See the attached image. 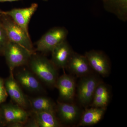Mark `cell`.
Instances as JSON below:
<instances>
[{"mask_svg": "<svg viewBox=\"0 0 127 127\" xmlns=\"http://www.w3.org/2000/svg\"><path fill=\"white\" fill-rule=\"evenodd\" d=\"M28 64L32 72L38 79L49 86L55 87L58 78L57 68L51 60L35 53L32 55Z\"/></svg>", "mask_w": 127, "mask_h": 127, "instance_id": "obj_1", "label": "cell"}, {"mask_svg": "<svg viewBox=\"0 0 127 127\" xmlns=\"http://www.w3.org/2000/svg\"><path fill=\"white\" fill-rule=\"evenodd\" d=\"M0 21L6 30L10 40L19 44L32 53H35L30 34L6 14H0Z\"/></svg>", "mask_w": 127, "mask_h": 127, "instance_id": "obj_2", "label": "cell"}, {"mask_svg": "<svg viewBox=\"0 0 127 127\" xmlns=\"http://www.w3.org/2000/svg\"><path fill=\"white\" fill-rule=\"evenodd\" d=\"M33 54L19 44L10 41L5 49L4 56L10 72H13L16 67L28 64Z\"/></svg>", "mask_w": 127, "mask_h": 127, "instance_id": "obj_3", "label": "cell"}, {"mask_svg": "<svg viewBox=\"0 0 127 127\" xmlns=\"http://www.w3.org/2000/svg\"><path fill=\"white\" fill-rule=\"evenodd\" d=\"M68 34V31L65 28H52L36 42L35 52L43 53L51 52L57 46L66 40Z\"/></svg>", "mask_w": 127, "mask_h": 127, "instance_id": "obj_4", "label": "cell"}, {"mask_svg": "<svg viewBox=\"0 0 127 127\" xmlns=\"http://www.w3.org/2000/svg\"><path fill=\"white\" fill-rule=\"evenodd\" d=\"M100 82L97 77L92 75L83 77L80 80L77 89V98L83 106L91 103L96 88Z\"/></svg>", "mask_w": 127, "mask_h": 127, "instance_id": "obj_5", "label": "cell"}, {"mask_svg": "<svg viewBox=\"0 0 127 127\" xmlns=\"http://www.w3.org/2000/svg\"><path fill=\"white\" fill-rule=\"evenodd\" d=\"M0 107L5 127L14 123L25 124L29 119L30 113L17 104L6 103Z\"/></svg>", "mask_w": 127, "mask_h": 127, "instance_id": "obj_6", "label": "cell"}, {"mask_svg": "<svg viewBox=\"0 0 127 127\" xmlns=\"http://www.w3.org/2000/svg\"><path fill=\"white\" fill-rule=\"evenodd\" d=\"M10 75L4 80L5 87L7 94L16 104L26 109L30 106L28 97L14 77L13 72H10Z\"/></svg>", "mask_w": 127, "mask_h": 127, "instance_id": "obj_7", "label": "cell"}, {"mask_svg": "<svg viewBox=\"0 0 127 127\" xmlns=\"http://www.w3.org/2000/svg\"><path fill=\"white\" fill-rule=\"evenodd\" d=\"M38 7L37 3L32 4L30 7L23 8H15L9 11H4L3 14L10 17L17 24L29 34L28 25L30 20Z\"/></svg>", "mask_w": 127, "mask_h": 127, "instance_id": "obj_8", "label": "cell"}, {"mask_svg": "<svg viewBox=\"0 0 127 127\" xmlns=\"http://www.w3.org/2000/svg\"><path fill=\"white\" fill-rule=\"evenodd\" d=\"M84 56L92 69L102 76L106 77L109 75L110 71L109 61L103 53L92 50L86 52Z\"/></svg>", "mask_w": 127, "mask_h": 127, "instance_id": "obj_9", "label": "cell"}, {"mask_svg": "<svg viewBox=\"0 0 127 127\" xmlns=\"http://www.w3.org/2000/svg\"><path fill=\"white\" fill-rule=\"evenodd\" d=\"M15 78L20 86L28 91L34 93L43 91L42 85L32 71L26 69L21 70L16 73Z\"/></svg>", "mask_w": 127, "mask_h": 127, "instance_id": "obj_10", "label": "cell"}, {"mask_svg": "<svg viewBox=\"0 0 127 127\" xmlns=\"http://www.w3.org/2000/svg\"><path fill=\"white\" fill-rule=\"evenodd\" d=\"M73 52L65 40L52 51L51 61L57 68H66Z\"/></svg>", "mask_w": 127, "mask_h": 127, "instance_id": "obj_11", "label": "cell"}, {"mask_svg": "<svg viewBox=\"0 0 127 127\" xmlns=\"http://www.w3.org/2000/svg\"><path fill=\"white\" fill-rule=\"evenodd\" d=\"M59 91L60 98L63 101H72L75 96L76 84L74 78L66 74L58 77L56 86Z\"/></svg>", "mask_w": 127, "mask_h": 127, "instance_id": "obj_12", "label": "cell"}, {"mask_svg": "<svg viewBox=\"0 0 127 127\" xmlns=\"http://www.w3.org/2000/svg\"><path fill=\"white\" fill-rule=\"evenodd\" d=\"M66 68L77 76L89 75L92 68L85 56L73 52Z\"/></svg>", "mask_w": 127, "mask_h": 127, "instance_id": "obj_13", "label": "cell"}, {"mask_svg": "<svg viewBox=\"0 0 127 127\" xmlns=\"http://www.w3.org/2000/svg\"><path fill=\"white\" fill-rule=\"evenodd\" d=\"M56 109L59 119L66 124L75 123L80 116L79 108L75 104L58 102Z\"/></svg>", "mask_w": 127, "mask_h": 127, "instance_id": "obj_14", "label": "cell"}, {"mask_svg": "<svg viewBox=\"0 0 127 127\" xmlns=\"http://www.w3.org/2000/svg\"><path fill=\"white\" fill-rule=\"evenodd\" d=\"M104 9L121 20H127V0H102Z\"/></svg>", "mask_w": 127, "mask_h": 127, "instance_id": "obj_15", "label": "cell"}, {"mask_svg": "<svg viewBox=\"0 0 127 127\" xmlns=\"http://www.w3.org/2000/svg\"><path fill=\"white\" fill-rule=\"evenodd\" d=\"M33 118L37 127H59L61 124L55 116V113L50 112L32 111Z\"/></svg>", "mask_w": 127, "mask_h": 127, "instance_id": "obj_16", "label": "cell"}, {"mask_svg": "<svg viewBox=\"0 0 127 127\" xmlns=\"http://www.w3.org/2000/svg\"><path fill=\"white\" fill-rule=\"evenodd\" d=\"M106 108L93 107L87 109L81 117L79 125L91 126L98 123L103 117Z\"/></svg>", "mask_w": 127, "mask_h": 127, "instance_id": "obj_17", "label": "cell"}, {"mask_svg": "<svg viewBox=\"0 0 127 127\" xmlns=\"http://www.w3.org/2000/svg\"><path fill=\"white\" fill-rule=\"evenodd\" d=\"M110 98L109 89L106 84L100 82L95 90L91 103L92 106L93 107L106 108L109 103Z\"/></svg>", "mask_w": 127, "mask_h": 127, "instance_id": "obj_18", "label": "cell"}, {"mask_svg": "<svg viewBox=\"0 0 127 127\" xmlns=\"http://www.w3.org/2000/svg\"><path fill=\"white\" fill-rule=\"evenodd\" d=\"M28 100L32 111L53 113H55L56 111L55 103L48 98L40 96L30 98H28Z\"/></svg>", "mask_w": 127, "mask_h": 127, "instance_id": "obj_19", "label": "cell"}, {"mask_svg": "<svg viewBox=\"0 0 127 127\" xmlns=\"http://www.w3.org/2000/svg\"><path fill=\"white\" fill-rule=\"evenodd\" d=\"M10 41L4 28L0 21V56H4L5 49Z\"/></svg>", "mask_w": 127, "mask_h": 127, "instance_id": "obj_20", "label": "cell"}, {"mask_svg": "<svg viewBox=\"0 0 127 127\" xmlns=\"http://www.w3.org/2000/svg\"><path fill=\"white\" fill-rule=\"evenodd\" d=\"M8 96L5 87L4 80L0 77V104L5 101Z\"/></svg>", "mask_w": 127, "mask_h": 127, "instance_id": "obj_21", "label": "cell"}, {"mask_svg": "<svg viewBox=\"0 0 127 127\" xmlns=\"http://www.w3.org/2000/svg\"><path fill=\"white\" fill-rule=\"evenodd\" d=\"M25 123L21 122L13 123L8 125L7 127H25Z\"/></svg>", "mask_w": 127, "mask_h": 127, "instance_id": "obj_22", "label": "cell"}, {"mask_svg": "<svg viewBox=\"0 0 127 127\" xmlns=\"http://www.w3.org/2000/svg\"><path fill=\"white\" fill-rule=\"evenodd\" d=\"M5 127L4 123L2 118V113H1V110L0 107V127Z\"/></svg>", "mask_w": 127, "mask_h": 127, "instance_id": "obj_23", "label": "cell"}, {"mask_svg": "<svg viewBox=\"0 0 127 127\" xmlns=\"http://www.w3.org/2000/svg\"><path fill=\"white\" fill-rule=\"evenodd\" d=\"M18 0H0V2H12Z\"/></svg>", "mask_w": 127, "mask_h": 127, "instance_id": "obj_24", "label": "cell"}, {"mask_svg": "<svg viewBox=\"0 0 127 127\" xmlns=\"http://www.w3.org/2000/svg\"><path fill=\"white\" fill-rule=\"evenodd\" d=\"M3 12H4V11H2L0 9V14H2V13H3Z\"/></svg>", "mask_w": 127, "mask_h": 127, "instance_id": "obj_25", "label": "cell"}, {"mask_svg": "<svg viewBox=\"0 0 127 127\" xmlns=\"http://www.w3.org/2000/svg\"><path fill=\"white\" fill-rule=\"evenodd\" d=\"M43 0L44 1H47L48 0Z\"/></svg>", "mask_w": 127, "mask_h": 127, "instance_id": "obj_26", "label": "cell"}]
</instances>
